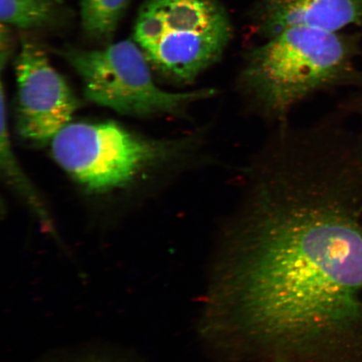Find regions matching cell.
Wrapping results in <instances>:
<instances>
[{
	"label": "cell",
	"instance_id": "1",
	"mask_svg": "<svg viewBox=\"0 0 362 362\" xmlns=\"http://www.w3.org/2000/svg\"><path fill=\"white\" fill-rule=\"evenodd\" d=\"M313 134L270 140L207 296L203 330L247 356L315 362L362 323V228Z\"/></svg>",
	"mask_w": 362,
	"mask_h": 362
},
{
	"label": "cell",
	"instance_id": "2",
	"mask_svg": "<svg viewBox=\"0 0 362 362\" xmlns=\"http://www.w3.org/2000/svg\"><path fill=\"white\" fill-rule=\"evenodd\" d=\"M351 57L341 33L288 27L249 49L238 88L255 115L285 124L297 104L345 76Z\"/></svg>",
	"mask_w": 362,
	"mask_h": 362
},
{
	"label": "cell",
	"instance_id": "3",
	"mask_svg": "<svg viewBox=\"0 0 362 362\" xmlns=\"http://www.w3.org/2000/svg\"><path fill=\"white\" fill-rule=\"evenodd\" d=\"M233 27L220 0H146L134 40L153 70L180 85H191L221 60Z\"/></svg>",
	"mask_w": 362,
	"mask_h": 362
},
{
	"label": "cell",
	"instance_id": "4",
	"mask_svg": "<svg viewBox=\"0 0 362 362\" xmlns=\"http://www.w3.org/2000/svg\"><path fill=\"white\" fill-rule=\"evenodd\" d=\"M204 134L160 141L113 122L70 123L54 137V160L81 187L94 193L127 187L153 166L197 151Z\"/></svg>",
	"mask_w": 362,
	"mask_h": 362
},
{
	"label": "cell",
	"instance_id": "5",
	"mask_svg": "<svg viewBox=\"0 0 362 362\" xmlns=\"http://www.w3.org/2000/svg\"><path fill=\"white\" fill-rule=\"evenodd\" d=\"M57 52L83 80L84 94L89 101L122 115H182L194 103L216 94L214 88L184 93L161 89L153 78L146 55L134 40L98 49L66 47Z\"/></svg>",
	"mask_w": 362,
	"mask_h": 362
},
{
	"label": "cell",
	"instance_id": "6",
	"mask_svg": "<svg viewBox=\"0 0 362 362\" xmlns=\"http://www.w3.org/2000/svg\"><path fill=\"white\" fill-rule=\"evenodd\" d=\"M16 129L36 144L51 142L71 123L79 102L37 44L24 40L16 59Z\"/></svg>",
	"mask_w": 362,
	"mask_h": 362
},
{
	"label": "cell",
	"instance_id": "7",
	"mask_svg": "<svg viewBox=\"0 0 362 362\" xmlns=\"http://www.w3.org/2000/svg\"><path fill=\"white\" fill-rule=\"evenodd\" d=\"M252 16L264 38L293 26L341 33L362 25V0H253Z\"/></svg>",
	"mask_w": 362,
	"mask_h": 362
},
{
	"label": "cell",
	"instance_id": "8",
	"mask_svg": "<svg viewBox=\"0 0 362 362\" xmlns=\"http://www.w3.org/2000/svg\"><path fill=\"white\" fill-rule=\"evenodd\" d=\"M1 158L2 164L6 165L3 169L6 170L8 177L10 178L16 188L23 194L28 202L31 209L40 221V225L49 235L56 239L57 243L62 247V243L56 232L55 226L49 216L47 208L40 200L38 194L31 187L24 173L18 167L17 162L11 152L10 140H8V126L6 121V103H4V89L1 90Z\"/></svg>",
	"mask_w": 362,
	"mask_h": 362
},
{
	"label": "cell",
	"instance_id": "9",
	"mask_svg": "<svg viewBox=\"0 0 362 362\" xmlns=\"http://www.w3.org/2000/svg\"><path fill=\"white\" fill-rule=\"evenodd\" d=\"M52 0H0L1 24L20 30L47 28L58 18Z\"/></svg>",
	"mask_w": 362,
	"mask_h": 362
},
{
	"label": "cell",
	"instance_id": "10",
	"mask_svg": "<svg viewBox=\"0 0 362 362\" xmlns=\"http://www.w3.org/2000/svg\"><path fill=\"white\" fill-rule=\"evenodd\" d=\"M131 0H81V22L86 35L110 40Z\"/></svg>",
	"mask_w": 362,
	"mask_h": 362
},
{
	"label": "cell",
	"instance_id": "11",
	"mask_svg": "<svg viewBox=\"0 0 362 362\" xmlns=\"http://www.w3.org/2000/svg\"><path fill=\"white\" fill-rule=\"evenodd\" d=\"M52 362H135L112 351L85 349L59 354Z\"/></svg>",
	"mask_w": 362,
	"mask_h": 362
},
{
	"label": "cell",
	"instance_id": "12",
	"mask_svg": "<svg viewBox=\"0 0 362 362\" xmlns=\"http://www.w3.org/2000/svg\"><path fill=\"white\" fill-rule=\"evenodd\" d=\"M52 1L56 2L57 4H61L63 1H65V0H52Z\"/></svg>",
	"mask_w": 362,
	"mask_h": 362
}]
</instances>
